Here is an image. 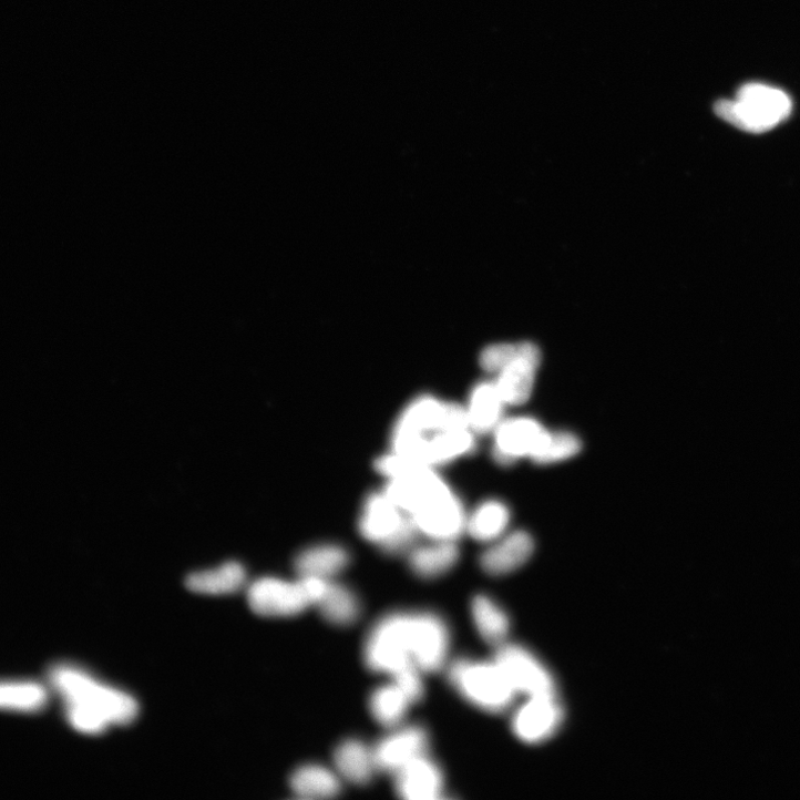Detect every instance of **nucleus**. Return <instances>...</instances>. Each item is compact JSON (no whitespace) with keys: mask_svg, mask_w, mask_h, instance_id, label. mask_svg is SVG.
Returning a JSON list of instances; mask_svg holds the SVG:
<instances>
[{"mask_svg":"<svg viewBox=\"0 0 800 800\" xmlns=\"http://www.w3.org/2000/svg\"><path fill=\"white\" fill-rule=\"evenodd\" d=\"M49 681L64 701L70 725L85 735H101L111 726H126L139 716L137 700L68 664L50 669Z\"/></svg>","mask_w":800,"mask_h":800,"instance_id":"f257e3e1","label":"nucleus"},{"mask_svg":"<svg viewBox=\"0 0 800 800\" xmlns=\"http://www.w3.org/2000/svg\"><path fill=\"white\" fill-rule=\"evenodd\" d=\"M715 112L738 130L761 134L790 115L791 102L782 91L762 84H747L738 91L735 101L717 102Z\"/></svg>","mask_w":800,"mask_h":800,"instance_id":"f03ea898","label":"nucleus"},{"mask_svg":"<svg viewBox=\"0 0 800 800\" xmlns=\"http://www.w3.org/2000/svg\"><path fill=\"white\" fill-rule=\"evenodd\" d=\"M449 678L468 701L489 712L505 711L517 695L494 660L458 659L449 668Z\"/></svg>","mask_w":800,"mask_h":800,"instance_id":"7ed1b4c3","label":"nucleus"},{"mask_svg":"<svg viewBox=\"0 0 800 800\" xmlns=\"http://www.w3.org/2000/svg\"><path fill=\"white\" fill-rule=\"evenodd\" d=\"M327 582L304 577L295 582L264 577L248 587V605L259 616L294 617L316 606Z\"/></svg>","mask_w":800,"mask_h":800,"instance_id":"20e7f679","label":"nucleus"},{"mask_svg":"<svg viewBox=\"0 0 800 800\" xmlns=\"http://www.w3.org/2000/svg\"><path fill=\"white\" fill-rule=\"evenodd\" d=\"M359 532L366 541L389 554L410 552L420 534L412 517L402 516V511L384 493L366 499Z\"/></svg>","mask_w":800,"mask_h":800,"instance_id":"39448f33","label":"nucleus"},{"mask_svg":"<svg viewBox=\"0 0 800 800\" xmlns=\"http://www.w3.org/2000/svg\"><path fill=\"white\" fill-rule=\"evenodd\" d=\"M363 659L372 671L389 676L414 664L407 644V613L386 615L373 625L365 642Z\"/></svg>","mask_w":800,"mask_h":800,"instance_id":"423d86ee","label":"nucleus"},{"mask_svg":"<svg viewBox=\"0 0 800 800\" xmlns=\"http://www.w3.org/2000/svg\"><path fill=\"white\" fill-rule=\"evenodd\" d=\"M407 640L413 663L423 673L438 671L445 665L451 633L445 620L433 613H408Z\"/></svg>","mask_w":800,"mask_h":800,"instance_id":"0eeeda50","label":"nucleus"},{"mask_svg":"<svg viewBox=\"0 0 800 800\" xmlns=\"http://www.w3.org/2000/svg\"><path fill=\"white\" fill-rule=\"evenodd\" d=\"M494 661L517 694L529 698L556 696V684L552 674L525 647L504 643L498 647Z\"/></svg>","mask_w":800,"mask_h":800,"instance_id":"6e6552de","label":"nucleus"},{"mask_svg":"<svg viewBox=\"0 0 800 800\" xmlns=\"http://www.w3.org/2000/svg\"><path fill=\"white\" fill-rule=\"evenodd\" d=\"M388 481L383 493L400 511L410 514L411 517L452 492L432 468L420 469Z\"/></svg>","mask_w":800,"mask_h":800,"instance_id":"1a4fd4ad","label":"nucleus"},{"mask_svg":"<svg viewBox=\"0 0 800 800\" xmlns=\"http://www.w3.org/2000/svg\"><path fill=\"white\" fill-rule=\"evenodd\" d=\"M547 434L548 431L534 419L503 420L494 431L493 457L503 466H511L524 458L532 460Z\"/></svg>","mask_w":800,"mask_h":800,"instance_id":"9d476101","label":"nucleus"},{"mask_svg":"<svg viewBox=\"0 0 800 800\" xmlns=\"http://www.w3.org/2000/svg\"><path fill=\"white\" fill-rule=\"evenodd\" d=\"M430 737L419 725L398 726L372 748L377 770L394 775L412 761L427 756Z\"/></svg>","mask_w":800,"mask_h":800,"instance_id":"9b49d317","label":"nucleus"},{"mask_svg":"<svg viewBox=\"0 0 800 800\" xmlns=\"http://www.w3.org/2000/svg\"><path fill=\"white\" fill-rule=\"evenodd\" d=\"M542 353L533 342H520L514 358L496 373L494 380L506 406L520 407L531 398Z\"/></svg>","mask_w":800,"mask_h":800,"instance_id":"f8f14e48","label":"nucleus"},{"mask_svg":"<svg viewBox=\"0 0 800 800\" xmlns=\"http://www.w3.org/2000/svg\"><path fill=\"white\" fill-rule=\"evenodd\" d=\"M564 721L556 696L531 697L516 712L513 730L519 739L536 745L552 738Z\"/></svg>","mask_w":800,"mask_h":800,"instance_id":"ddd939ff","label":"nucleus"},{"mask_svg":"<svg viewBox=\"0 0 800 800\" xmlns=\"http://www.w3.org/2000/svg\"><path fill=\"white\" fill-rule=\"evenodd\" d=\"M420 534L432 541L457 542L466 531L468 517L460 499L453 493L442 496L412 516Z\"/></svg>","mask_w":800,"mask_h":800,"instance_id":"4468645a","label":"nucleus"},{"mask_svg":"<svg viewBox=\"0 0 800 800\" xmlns=\"http://www.w3.org/2000/svg\"><path fill=\"white\" fill-rule=\"evenodd\" d=\"M393 776L394 789L403 799L435 800L443 794V771L428 755L412 761Z\"/></svg>","mask_w":800,"mask_h":800,"instance_id":"2eb2a0df","label":"nucleus"},{"mask_svg":"<svg viewBox=\"0 0 800 800\" xmlns=\"http://www.w3.org/2000/svg\"><path fill=\"white\" fill-rule=\"evenodd\" d=\"M535 550L533 537L517 531L503 535L485 551L481 557V566L492 576L509 575L523 567L532 557Z\"/></svg>","mask_w":800,"mask_h":800,"instance_id":"dca6fc26","label":"nucleus"},{"mask_svg":"<svg viewBox=\"0 0 800 800\" xmlns=\"http://www.w3.org/2000/svg\"><path fill=\"white\" fill-rule=\"evenodd\" d=\"M507 407L494 381H481L472 390L466 409L470 430L474 434L494 433L503 422Z\"/></svg>","mask_w":800,"mask_h":800,"instance_id":"f3484780","label":"nucleus"},{"mask_svg":"<svg viewBox=\"0 0 800 800\" xmlns=\"http://www.w3.org/2000/svg\"><path fill=\"white\" fill-rule=\"evenodd\" d=\"M349 553L335 544L311 546L299 553L295 570L299 577L330 581L349 564Z\"/></svg>","mask_w":800,"mask_h":800,"instance_id":"a211bd4d","label":"nucleus"},{"mask_svg":"<svg viewBox=\"0 0 800 800\" xmlns=\"http://www.w3.org/2000/svg\"><path fill=\"white\" fill-rule=\"evenodd\" d=\"M475 449V434L471 430L440 432L424 441L419 460L434 468L471 454Z\"/></svg>","mask_w":800,"mask_h":800,"instance_id":"6ab92c4d","label":"nucleus"},{"mask_svg":"<svg viewBox=\"0 0 800 800\" xmlns=\"http://www.w3.org/2000/svg\"><path fill=\"white\" fill-rule=\"evenodd\" d=\"M334 762L338 775L356 784L368 783L377 770L372 748L356 738L346 739L336 747Z\"/></svg>","mask_w":800,"mask_h":800,"instance_id":"aec40b11","label":"nucleus"},{"mask_svg":"<svg viewBox=\"0 0 800 800\" xmlns=\"http://www.w3.org/2000/svg\"><path fill=\"white\" fill-rule=\"evenodd\" d=\"M246 580V570L242 564L227 562L217 568L189 575L186 586L196 594L222 596L240 591L245 586Z\"/></svg>","mask_w":800,"mask_h":800,"instance_id":"412c9836","label":"nucleus"},{"mask_svg":"<svg viewBox=\"0 0 800 800\" xmlns=\"http://www.w3.org/2000/svg\"><path fill=\"white\" fill-rule=\"evenodd\" d=\"M457 542L432 541L428 545L413 548L410 554V567L421 578H439L452 571L460 561Z\"/></svg>","mask_w":800,"mask_h":800,"instance_id":"4be33fe9","label":"nucleus"},{"mask_svg":"<svg viewBox=\"0 0 800 800\" xmlns=\"http://www.w3.org/2000/svg\"><path fill=\"white\" fill-rule=\"evenodd\" d=\"M50 701V690L32 680L0 681V710L23 714L43 711Z\"/></svg>","mask_w":800,"mask_h":800,"instance_id":"5701e85b","label":"nucleus"},{"mask_svg":"<svg viewBox=\"0 0 800 800\" xmlns=\"http://www.w3.org/2000/svg\"><path fill=\"white\" fill-rule=\"evenodd\" d=\"M289 782L294 793L302 799L331 798L341 790L339 775L317 763L304 765L296 769Z\"/></svg>","mask_w":800,"mask_h":800,"instance_id":"b1692460","label":"nucleus"},{"mask_svg":"<svg viewBox=\"0 0 800 800\" xmlns=\"http://www.w3.org/2000/svg\"><path fill=\"white\" fill-rule=\"evenodd\" d=\"M318 607L322 617L336 626H349L357 622L361 606L356 594L348 587L328 581L319 597Z\"/></svg>","mask_w":800,"mask_h":800,"instance_id":"393cba45","label":"nucleus"},{"mask_svg":"<svg viewBox=\"0 0 800 800\" xmlns=\"http://www.w3.org/2000/svg\"><path fill=\"white\" fill-rule=\"evenodd\" d=\"M412 704L408 695L393 681L377 687L368 701L373 719L390 729L402 725Z\"/></svg>","mask_w":800,"mask_h":800,"instance_id":"a878e982","label":"nucleus"},{"mask_svg":"<svg viewBox=\"0 0 800 800\" xmlns=\"http://www.w3.org/2000/svg\"><path fill=\"white\" fill-rule=\"evenodd\" d=\"M511 512L500 501L482 503L468 519L466 531L478 542L493 543L503 535L510 525Z\"/></svg>","mask_w":800,"mask_h":800,"instance_id":"bb28decb","label":"nucleus"},{"mask_svg":"<svg viewBox=\"0 0 800 800\" xmlns=\"http://www.w3.org/2000/svg\"><path fill=\"white\" fill-rule=\"evenodd\" d=\"M472 616L482 638L495 646L506 643L511 630L507 613L491 597L478 595L472 602Z\"/></svg>","mask_w":800,"mask_h":800,"instance_id":"cd10ccee","label":"nucleus"},{"mask_svg":"<svg viewBox=\"0 0 800 800\" xmlns=\"http://www.w3.org/2000/svg\"><path fill=\"white\" fill-rule=\"evenodd\" d=\"M582 447L581 440L573 433L548 432L546 440L532 461L539 465L565 462L578 455Z\"/></svg>","mask_w":800,"mask_h":800,"instance_id":"c85d7f7f","label":"nucleus"},{"mask_svg":"<svg viewBox=\"0 0 800 800\" xmlns=\"http://www.w3.org/2000/svg\"><path fill=\"white\" fill-rule=\"evenodd\" d=\"M422 673L417 665L410 664L391 675L392 681L408 695L413 704L420 701L425 693Z\"/></svg>","mask_w":800,"mask_h":800,"instance_id":"c756f323","label":"nucleus"},{"mask_svg":"<svg viewBox=\"0 0 800 800\" xmlns=\"http://www.w3.org/2000/svg\"><path fill=\"white\" fill-rule=\"evenodd\" d=\"M519 343H495L485 348L481 355V366L490 373L500 372L517 353Z\"/></svg>","mask_w":800,"mask_h":800,"instance_id":"7c9ffc66","label":"nucleus"}]
</instances>
